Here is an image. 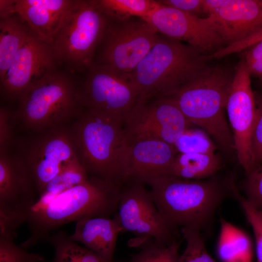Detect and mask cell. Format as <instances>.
Returning <instances> with one entry per match:
<instances>
[{"mask_svg":"<svg viewBox=\"0 0 262 262\" xmlns=\"http://www.w3.org/2000/svg\"><path fill=\"white\" fill-rule=\"evenodd\" d=\"M209 55L159 33L154 45L129 77L138 94V102L173 95L210 66Z\"/></svg>","mask_w":262,"mask_h":262,"instance_id":"cell-1","label":"cell"},{"mask_svg":"<svg viewBox=\"0 0 262 262\" xmlns=\"http://www.w3.org/2000/svg\"><path fill=\"white\" fill-rule=\"evenodd\" d=\"M234 74L224 66H210L171 96L187 120L206 131L229 158L236 154L225 112Z\"/></svg>","mask_w":262,"mask_h":262,"instance_id":"cell-2","label":"cell"},{"mask_svg":"<svg viewBox=\"0 0 262 262\" xmlns=\"http://www.w3.org/2000/svg\"><path fill=\"white\" fill-rule=\"evenodd\" d=\"M122 186L94 177L58 195L46 206L31 210L27 223L30 236L25 249L47 241L49 233L66 223L86 217H110L116 213Z\"/></svg>","mask_w":262,"mask_h":262,"instance_id":"cell-3","label":"cell"},{"mask_svg":"<svg viewBox=\"0 0 262 262\" xmlns=\"http://www.w3.org/2000/svg\"><path fill=\"white\" fill-rule=\"evenodd\" d=\"M70 132L78 159L89 176L121 186L126 183L127 139L121 119L87 109Z\"/></svg>","mask_w":262,"mask_h":262,"instance_id":"cell-4","label":"cell"},{"mask_svg":"<svg viewBox=\"0 0 262 262\" xmlns=\"http://www.w3.org/2000/svg\"><path fill=\"white\" fill-rule=\"evenodd\" d=\"M152 197L165 221L179 227L200 228L212 215L222 196L217 181L188 180L164 176L150 181Z\"/></svg>","mask_w":262,"mask_h":262,"instance_id":"cell-5","label":"cell"},{"mask_svg":"<svg viewBox=\"0 0 262 262\" xmlns=\"http://www.w3.org/2000/svg\"><path fill=\"white\" fill-rule=\"evenodd\" d=\"M107 21L96 0H74L49 42L56 63L72 72L87 70Z\"/></svg>","mask_w":262,"mask_h":262,"instance_id":"cell-6","label":"cell"},{"mask_svg":"<svg viewBox=\"0 0 262 262\" xmlns=\"http://www.w3.org/2000/svg\"><path fill=\"white\" fill-rule=\"evenodd\" d=\"M18 99L20 120L25 128L34 132L61 125L82 113L79 87L56 71L33 83Z\"/></svg>","mask_w":262,"mask_h":262,"instance_id":"cell-7","label":"cell"},{"mask_svg":"<svg viewBox=\"0 0 262 262\" xmlns=\"http://www.w3.org/2000/svg\"><path fill=\"white\" fill-rule=\"evenodd\" d=\"M107 17L104 33L96 51V62L93 64L107 67L129 79L155 43L159 33L141 17Z\"/></svg>","mask_w":262,"mask_h":262,"instance_id":"cell-8","label":"cell"},{"mask_svg":"<svg viewBox=\"0 0 262 262\" xmlns=\"http://www.w3.org/2000/svg\"><path fill=\"white\" fill-rule=\"evenodd\" d=\"M35 182L21 159L0 150V233L17 236L38 198Z\"/></svg>","mask_w":262,"mask_h":262,"instance_id":"cell-9","label":"cell"},{"mask_svg":"<svg viewBox=\"0 0 262 262\" xmlns=\"http://www.w3.org/2000/svg\"><path fill=\"white\" fill-rule=\"evenodd\" d=\"M122 232H130L169 245L177 239V230L171 227L160 213L144 184L128 181L121 187L116 213Z\"/></svg>","mask_w":262,"mask_h":262,"instance_id":"cell-10","label":"cell"},{"mask_svg":"<svg viewBox=\"0 0 262 262\" xmlns=\"http://www.w3.org/2000/svg\"><path fill=\"white\" fill-rule=\"evenodd\" d=\"M79 87L80 100L87 109L121 119L138 102L137 92L127 77L93 64Z\"/></svg>","mask_w":262,"mask_h":262,"instance_id":"cell-11","label":"cell"},{"mask_svg":"<svg viewBox=\"0 0 262 262\" xmlns=\"http://www.w3.org/2000/svg\"><path fill=\"white\" fill-rule=\"evenodd\" d=\"M192 125L171 97L137 102L123 119L127 136L154 138L172 145Z\"/></svg>","mask_w":262,"mask_h":262,"instance_id":"cell-12","label":"cell"},{"mask_svg":"<svg viewBox=\"0 0 262 262\" xmlns=\"http://www.w3.org/2000/svg\"><path fill=\"white\" fill-rule=\"evenodd\" d=\"M236 157L246 176L253 172L251 136L256 112L251 77L242 58L234 74L226 105Z\"/></svg>","mask_w":262,"mask_h":262,"instance_id":"cell-13","label":"cell"},{"mask_svg":"<svg viewBox=\"0 0 262 262\" xmlns=\"http://www.w3.org/2000/svg\"><path fill=\"white\" fill-rule=\"evenodd\" d=\"M46 131L34 140L22 159L39 196L49 182L78 159L70 130L60 125Z\"/></svg>","mask_w":262,"mask_h":262,"instance_id":"cell-14","label":"cell"},{"mask_svg":"<svg viewBox=\"0 0 262 262\" xmlns=\"http://www.w3.org/2000/svg\"><path fill=\"white\" fill-rule=\"evenodd\" d=\"M56 64L49 43L29 29L23 45L0 82L1 91L8 98L18 99L33 83L55 71Z\"/></svg>","mask_w":262,"mask_h":262,"instance_id":"cell-15","label":"cell"},{"mask_svg":"<svg viewBox=\"0 0 262 262\" xmlns=\"http://www.w3.org/2000/svg\"><path fill=\"white\" fill-rule=\"evenodd\" d=\"M162 4V3H161ZM158 33L211 54L226 46L206 17L163 4L144 19Z\"/></svg>","mask_w":262,"mask_h":262,"instance_id":"cell-16","label":"cell"},{"mask_svg":"<svg viewBox=\"0 0 262 262\" xmlns=\"http://www.w3.org/2000/svg\"><path fill=\"white\" fill-rule=\"evenodd\" d=\"M126 137V182L147 184L169 175L178 154L173 145L154 138Z\"/></svg>","mask_w":262,"mask_h":262,"instance_id":"cell-17","label":"cell"},{"mask_svg":"<svg viewBox=\"0 0 262 262\" xmlns=\"http://www.w3.org/2000/svg\"><path fill=\"white\" fill-rule=\"evenodd\" d=\"M206 18L226 46L262 28V8L256 0H229L217 12Z\"/></svg>","mask_w":262,"mask_h":262,"instance_id":"cell-18","label":"cell"},{"mask_svg":"<svg viewBox=\"0 0 262 262\" xmlns=\"http://www.w3.org/2000/svg\"><path fill=\"white\" fill-rule=\"evenodd\" d=\"M74 0H15L14 13L41 39L49 42Z\"/></svg>","mask_w":262,"mask_h":262,"instance_id":"cell-19","label":"cell"},{"mask_svg":"<svg viewBox=\"0 0 262 262\" xmlns=\"http://www.w3.org/2000/svg\"><path fill=\"white\" fill-rule=\"evenodd\" d=\"M121 232L120 224L114 216H97L77 221L74 231L69 237L105 259L113 260L117 236Z\"/></svg>","mask_w":262,"mask_h":262,"instance_id":"cell-20","label":"cell"},{"mask_svg":"<svg viewBox=\"0 0 262 262\" xmlns=\"http://www.w3.org/2000/svg\"><path fill=\"white\" fill-rule=\"evenodd\" d=\"M221 165V158L215 153H178L168 175L199 180L213 176Z\"/></svg>","mask_w":262,"mask_h":262,"instance_id":"cell-21","label":"cell"},{"mask_svg":"<svg viewBox=\"0 0 262 262\" xmlns=\"http://www.w3.org/2000/svg\"><path fill=\"white\" fill-rule=\"evenodd\" d=\"M220 223L217 254L221 261L252 262V245L247 235L223 218Z\"/></svg>","mask_w":262,"mask_h":262,"instance_id":"cell-22","label":"cell"},{"mask_svg":"<svg viewBox=\"0 0 262 262\" xmlns=\"http://www.w3.org/2000/svg\"><path fill=\"white\" fill-rule=\"evenodd\" d=\"M12 15L0 21V81L3 80L13 59L23 45L29 29Z\"/></svg>","mask_w":262,"mask_h":262,"instance_id":"cell-23","label":"cell"},{"mask_svg":"<svg viewBox=\"0 0 262 262\" xmlns=\"http://www.w3.org/2000/svg\"><path fill=\"white\" fill-rule=\"evenodd\" d=\"M88 178L85 168L76 159L47 184L32 209L43 208L61 193L85 182Z\"/></svg>","mask_w":262,"mask_h":262,"instance_id":"cell-24","label":"cell"},{"mask_svg":"<svg viewBox=\"0 0 262 262\" xmlns=\"http://www.w3.org/2000/svg\"><path fill=\"white\" fill-rule=\"evenodd\" d=\"M47 241L55 249L53 262H115L80 246L63 231L49 236Z\"/></svg>","mask_w":262,"mask_h":262,"instance_id":"cell-25","label":"cell"},{"mask_svg":"<svg viewBox=\"0 0 262 262\" xmlns=\"http://www.w3.org/2000/svg\"><path fill=\"white\" fill-rule=\"evenodd\" d=\"M107 16L117 19L139 17L145 19L161 5L154 0H96Z\"/></svg>","mask_w":262,"mask_h":262,"instance_id":"cell-26","label":"cell"},{"mask_svg":"<svg viewBox=\"0 0 262 262\" xmlns=\"http://www.w3.org/2000/svg\"><path fill=\"white\" fill-rule=\"evenodd\" d=\"M141 245V250L131 256L129 262H179V249L180 241L175 240L164 245L148 238Z\"/></svg>","mask_w":262,"mask_h":262,"instance_id":"cell-27","label":"cell"},{"mask_svg":"<svg viewBox=\"0 0 262 262\" xmlns=\"http://www.w3.org/2000/svg\"><path fill=\"white\" fill-rule=\"evenodd\" d=\"M173 145L178 153L213 154L217 148L206 131L191 127L183 132Z\"/></svg>","mask_w":262,"mask_h":262,"instance_id":"cell-28","label":"cell"},{"mask_svg":"<svg viewBox=\"0 0 262 262\" xmlns=\"http://www.w3.org/2000/svg\"><path fill=\"white\" fill-rule=\"evenodd\" d=\"M181 232L186 241V246L180 256L179 262H217L207 252L200 233V228H181Z\"/></svg>","mask_w":262,"mask_h":262,"instance_id":"cell-29","label":"cell"},{"mask_svg":"<svg viewBox=\"0 0 262 262\" xmlns=\"http://www.w3.org/2000/svg\"><path fill=\"white\" fill-rule=\"evenodd\" d=\"M229 183L252 228L255 238L257 262H262V211L255 208L246 198L240 194L232 179L229 180Z\"/></svg>","mask_w":262,"mask_h":262,"instance_id":"cell-30","label":"cell"},{"mask_svg":"<svg viewBox=\"0 0 262 262\" xmlns=\"http://www.w3.org/2000/svg\"><path fill=\"white\" fill-rule=\"evenodd\" d=\"M254 93L256 112L251 136L252 173L262 165V90Z\"/></svg>","mask_w":262,"mask_h":262,"instance_id":"cell-31","label":"cell"},{"mask_svg":"<svg viewBox=\"0 0 262 262\" xmlns=\"http://www.w3.org/2000/svg\"><path fill=\"white\" fill-rule=\"evenodd\" d=\"M44 257L40 254L29 253L14 240L0 237V262H42Z\"/></svg>","mask_w":262,"mask_h":262,"instance_id":"cell-32","label":"cell"},{"mask_svg":"<svg viewBox=\"0 0 262 262\" xmlns=\"http://www.w3.org/2000/svg\"><path fill=\"white\" fill-rule=\"evenodd\" d=\"M244 60L250 77L262 82V40L244 50Z\"/></svg>","mask_w":262,"mask_h":262,"instance_id":"cell-33","label":"cell"},{"mask_svg":"<svg viewBox=\"0 0 262 262\" xmlns=\"http://www.w3.org/2000/svg\"><path fill=\"white\" fill-rule=\"evenodd\" d=\"M246 191V199L255 208L262 211V165L247 176Z\"/></svg>","mask_w":262,"mask_h":262,"instance_id":"cell-34","label":"cell"},{"mask_svg":"<svg viewBox=\"0 0 262 262\" xmlns=\"http://www.w3.org/2000/svg\"><path fill=\"white\" fill-rule=\"evenodd\" d=\"M159 1L167 6L191 13L198 16L202 12L203 0H161Z\"/></svg>","mask_w":262,"mask_h":262,"instance_id":"cell-35","label":"cell"},{"mask_svg":"<svg viewBox=\"0 0 262 262\" xmlns=\"http://www.w3.org/2000/svg\"><path fill=\"white\" fill-rule=\"evenodd\" d=\"M10 113L5 108L0 110V150L8 149L12 137Z\"/></svg>","mask_w":262,"mask_h":262,"instance_id":"cell-36","label":"cell"},{"mask_svg":"<svg viewBox=\"0 0 262 262\" xmlns=\"http://www.w3.org/2000/svg\"><path fill=\"white\" fill-rule=\"evenodd\" d=\"M261 40H262V28L246 38L230 44L229 46V49L231 53L241 52Z\"/></svg>","mask_w":262,"mask_h":262,"instance_id":"cell-37","label":"cell"},{"mask_svg":"<svg viewBox=\"0 0 262 262\" xmlns=\"http://www.w3.org/2000/svg\"><path fill=\"white\" fill-rule=\"evenodd\" d=\"M229 0H203L202 12L208 16L213 14L226 5Z\"/></svg>","mask_w":262,"mask_h":262,"instance_id":"cell-38","label":"cell"},{"mask_svg":"<svg viewBox=\"0 0 262 262\" xmlns=\"http://www.w3.org/2000/svg\"><path fill=\"white\" fill-rule=\"evenodd\" d=\"M15 0H0V19L5 18L15 14Z\"/></svg>","mask_w":262,"mask_h":262,"instance_id":"cell-39","label":"cell"},{"mask_svg":"<svg viewBox=\"0 0 262 262\" xmlns=\"http://www.w3.org/2000/svg\"><path fill=\"white\" fill-rule=\"evenodd\" d=\"M258 4L262 8V0H256Z\"/></svg>","mask_w":262,"mask_h":262,"instance_id":"cell-40","label":"cell"}]
</instances>
